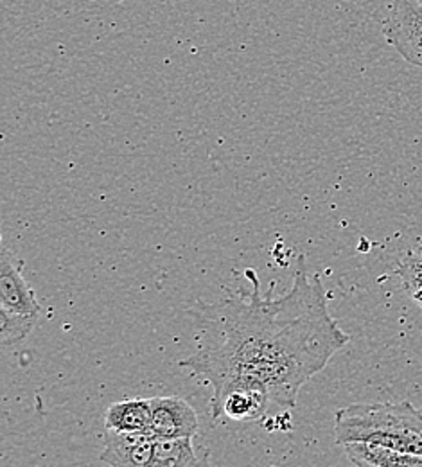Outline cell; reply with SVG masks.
<instances>
[{"instance_id":"obj_1","label":"cell","mask_w":422,"mask_h":467,"mask_svg":"<svg viewBox=\"0 0 422 467\" xmlns=\"http://www.w3.org/2000/svg\"><path fill=\"white\" fill-rule=\"evenodd\" d=\"M244 277L248 292L189 311L198 349L179 365L212 387L211 409L234 392H246L262 398L275 419L295 409L302 387L351 338L331 317L322 277H309L304 255L292 290L283 296H262L252 268Z\"/></svg>"},{"instance_id":"obj_2","label":"cell","mask_w":422,"mask_h":467,"mask_svg":"<svg viewBox=\"0 0 422 467\" xmlns=\"http://www.w3.org/2000/svg\"><path fill=\"white\" fill-rule=\"evenodd\" d=\"M335 441L368 442L422 457V410L412 403H356L335 415Z\"/></svg>"},{"instance_id":"obj_3","label":"cell","mask_w":422,"mask_h":467,"mask_svg":"<svg viewBox=\"0 0 422 467\" xmlns=\"http://www.w3.org/2000/svg\"><path fill=\"white\" fill-rule=\"evenodd\" d=\"M22 268L24 261L4 248L0 257V340L4 346L27 338L42 317V307L26 283Z\"/></svg>"},{"instance_id":"obj_4","label":"cell","mask_w":422,"mask_h":467,"mask_svg":"<svg viewBox=\"0 0 422 467\" xmlns=\"http://www.w3.org/2000/svg\"><path fill=\"white\" fill-rule=\"evenodd\" d=\"M383 35L401 58L422 68V5L417 0H392Z\"/></svg>"},{"instance_id":"obj_5","label":"cell","mask_w":422,"mask_h":467,"mask_svg":"<svg viewBox=\"0 0 422 467\" xmlns=\"http://www.w3.org/2000/svg\"><path fill=\"white\" fill-rule=\"evenodd\" d=\"M151 430L157 441L194 439L200 430L196 410L177 396L151 398Z\"/></svg>"},{"instance_id":"obj_6","label":"cell","mask_w":422,"mask_h":467,"mask_svg":"<svg viewBox=\"0 0 422 467\" xmlns=\"http://www.w3.org/2000/svg\"><path fill=\"white\" fill-rule=\"evenodd\" d=\"M157 439L151 433H118L105 430V448L99 455L108 467H148Z\"/></svg>"},{"instance_id":"obj_7","label":"cell","mask_w":422,"mask_h":467,"mask_svg":"<svg viewBox=\"0 0 422 467\" xmlns=\"http://www.w3.org/2000/svg\"><path fill=\"white\" fill-rule=\"evenodd\" d=\"M344 451L355 467H422L421 455L379 444L349 442L344 444Z\"/></svg>"},{"instance_id":"obj_8","label":"cell","mask_w":422,"mask_h":467,"mask_svg":"<svg viewBox=\"0 0 422 467\" xmlns=\"http://www.w3.org/2000/svg\"><path fill=\"white\" fill-rule=\"evenodd\" d=\"M105 430L118 433H149V400H124L110 405L105 411Z\"/></svg>"},{"instance_id":"obj_9","label":"cell","mask_w":422,"mask_h":467,"mask_svg":"<svg viewBox=\"0 0 422 467\" xmlns=\"http://www.w3.org/2000/svg\"><path fill=\"white\" fill-rule=\"evenodd\" d=\"M148 467H211L209 450L196 448L192 439L157 441Z\"/></svg>"},{"instance_id":"obj_10","label":"cell","mask_w":422,"mask_h":467,"mask_svg":"<svg viewBox=\"0 0 422 467\" xmlns=\"http://www.w3.org/2000/svg\"><path fill=\"white\" fill-rule=\"evenodd\" d=\"M396 275L401 279L403 288L422 309V252L407 254L396 266Z\"/></svg>"},{"instance_id":"obj_11","label":"cell","mask_w":422,"mask_h":467,"mask_svg":"<svg viewBox=\"0 0 422 467\" xmlns=\"http://www.w3.org/2000/svg\"><path fill=\"white\" fill-rule=\"evenodd\" d=\"M417 250H421L422 252V237L419 239V248H417Z\"/></svg>"},{"instance_id":"obj_12","label":"cell","mask_w":422,"mask_h":467,"mask_svg":"<svg viewBox=\"0 0 422 467\" xmlns=\"http://www.w3.org/2000/svg\"><path fill=\"white\" fill-rule=\"evenodd\" d=\"M417 2H419V4H421V5H422V0H417Z\"/></svg>"}]
</instances>
